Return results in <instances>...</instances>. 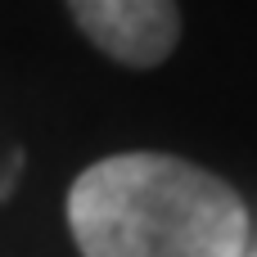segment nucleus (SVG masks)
Masks as SVG:
<instances>
[{
    "instance_id": "2",
    "label": "nucleus",
    "mask_w": 257,
    "mask_h": 257,
    "mask_svg": "<svg viewBox=\"0 0 257 257\" xmlns=\"http://www.w3.org/2000/svg\"><path fill=\"white\" fill-rule=\"evenodd\" d=\"M68 14L95 50L126 68H154L181 41L176 0H68Z\"/></svg>"
},
{
    "instance_id": "1",
    "label": "nucleus",
    "mask_w": 257,
    "mask_h": 257,
    "mask_svg": "<svg viewBox=\"0 0 257 257\" xmlns=\"http://www.w3.org/2000/svg\"><path fill=\"white\" fill-rule=\"evenodd\" d=\"M81 257H244L248 208L221 176L172 154H113L68 190Z\"/></svg>"
},
{
    "instance_id": "3",
    "label": "nucleus",
    "mask_w": 257,
    "mask_h": 257,
    "mask_svg": "<svg viewBox=\"0 0 257 257\" xmlns=\"http://www.w3.org/2000/svg\"><path fill=\"white\" fill-rule=\"evenodd\" d=\"M244 257H248V253H244ZM253 257H257V253H253Z\"/></svg>"
}]
</instances>
